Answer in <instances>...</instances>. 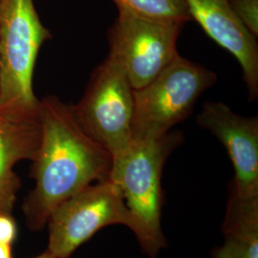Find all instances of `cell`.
Instances as JSON below:
<instances>
[{"mask_svg": "<svg viewBox=\"0 0 258 258\" xmlns=\"http://www.w3.org/2000/svg\"><path fill=\"white\" fill-rule=\"evenodd\" d=\"M40 142L31 174L35 187L23 212L28 227L40 231L55 208L90 184L110 179L113 157L90 137L72 105L48 95L38 103Z\"/></svg>", "mask_w": 258, "mask_h": 258, "instance_id": "cell-1", "label": "cell"}, {"mask_svg": "<svg viewBox=\"0 0 258 258\" xmlns=\"http://www.w3.org/2000/svg\"><path fill=\"white\" fill-rule=\"evenodd\" d=\"M182 142L183 135L178 131L132 140L128 148L113 159L110 179L120 187L135 221L133 232L149 258L158 257L167 244L161 225L162 176L166 159Z\"/></svg>", "mask_w": 258, "mask_h": 258, "instance_id": "cell-2", "label": "cell"}, {"mask_svg": "<svg viewBox=\"0 0 258 258\" xmlns=\"http://www.w3.org/2000/svg\"><path fill=\"white\" fill-rule=\"evenodd\" d=\"M50 38L34 0H0V109L38 108L33 76L39 50Z\"/></svg>", "mask_w": 258, "mask_h": 258, "instance_id": "cell-3", "label": "cell"}, {"mask_svg": "<svg viewBox=\"0 0 258 258\" xmlns=\"http://www.w3.org/2000/svg\"><path fill=\"white\" fill-rule=\"evenodd\" d=\"M217 75L179 55L150 83L134 90L132 140L157 138L185 120Z\"/></svg>", "mask_w": 258, "mask_h": 258, "instance_id": "cell-4", "label": "cell"}, {"mask_svg": "<svg viewBox=\"0 0 258 258\" xmlns=\"http://www.w3.org/2000/svg\"><path fill=\"white\" fill-rule=\"evenodd\" d=\"M75 117L84 131L110 153H123L132 142L134 89L124 69L110 55L93 71Z\"/></svg>", "mask_w": 258, "mask_h": 258, "instance_id": "cell-5", "label": "cell"}, {"mask_svg": "<svg viewBox=\"0 0 258 258\" xmlns=\"http://www.w3.org/2000/svg\"><path fill=\"white\" fill-rule=\"evenodd\" d=\"M47 249L59 258H70L76 249L110 225L135 229L133 215L120 187L111 179L90 184L56 207L48 222Z\"/></svg>", "mask_w": 258, "mask_h": 258, "instance_id": "cell-6", "label": "cell"}, {"mask_svg": "<svg viewBox=\"0 0 258 258\" xmlns=\"http://www.w3.org/2000/svg\"><path fill=\"white\" fill-rule=\"evenodd\" d=\"M184 23L148 19L119 11L108 30L109 54L138 90L179 55L177 42Z\"/></svg>", "mask_w": 258, "mask_h": 258, "instance_id": "cell-7", "label": "cell"}, {"mask_svg": "<svg viewBox=\"0 0 258 258\" xmlns=\"http://www.w3.org/2000/svg\"><path fill=\"white\" fill-rule=\"evenodd\" d=\"M198 124L225 147L234 169L229 200L241 205L258 204V119L235 113L224 102H206Z\"/></svg>", "mask_w": 258, "mask_h": 258, "instance_id": "cell-8", "label": "cell"}, {"mask_svg": "<svg viewBox=\"0 0 258 258\" xmlns=\"http://www.w3.org/2000/svg\"><path fill=\"white\" fill-rule=\"evenodd\" d=\"M191 19L233 55L243 71L250 100L258 96V44L232 12L229 0H184Z\"/></svg>", "mask_w": 258, "mask_h": 258, "instance_id": "cell-9", "label": "cell"}, {"mask_svg": "<svg viewBox=\"0 0 258 258\" xmlns=\"http://www.w3.org/2000/svg\"><path fill=\"white\" fill-rule=\"evenodd\" d=\"M40 142L38 108L34 111L0 109V213L12 214L20 187L15 166L33 161Z\"/></svg>", "mask_w": 258, "mask_h": 258, "instance_id": "cell-10", "label": "cell"}, {"mask_svg": "<svg viewBox=\"0 0 258 258\" xmlns=\"http://www.w3.org/2000/svg\"><path fill=\"white\" fill-rule=\"evenodd\" d=\"M222 230L224 244L214 249L212 258H258V205L228 201Z\"/></svg>", "mask_w": 258, "mask_h": 258, "instance_id": "cell-11", "label": "cell"}, {"mask_svg": "<svg viewBox=\"0 0 258 258\" xmlns=\"http://www.w3.org/2000/svg\"><path fill=\"white\" fill-rule=\"evenodd\" d=\"M119 11L185 24L191 17L184 0H113Z\"/></svg>", "mask_w": 258, "mask_h": 258, "instance_id": "cell-12", "label": "cell"}, {"mask_svg": "<svg viewBox=\"0 0 258 258\" xmlns=\"http://www.w3.org/2000/svg\"><path fill=\"white\" fill-rule=\"evenodd\" d=\"M232 12L249 33L258 37V0H229Z\"/></svg>", "mask_w": 258, "mask_h": 258, "instance_id": "cell-13", "label": "cell"}, {"mask_svg": "<svg viewBox=\"0 0 258 258\" xmlns=\"http://www.w3.org/2000/svg\"><path fill=\"white\" fill-rule=\"evenodd\" d=\"M18 236V227L12 214L0 213V243L12 245Z\"/></svg>", "mask_w": 258, "mask_h": 258, "instance_id": "cell-14", "label": "cell"}, {"mask_svg": "<svg viewBox=\"0 0 258 258\" xmlns=\"http://www.w3.org/2000/svg\"><path fill=\"white\" fill-rule=\"evenodd\" d=\"M0 258H13L12 245L0 243Z\"/></svg>", "mask_w": 258, "mask_h": 258, "instance_id": "cell-15", "label": "cell"}, {"mask_svg": "<svg viewBox=\"0 0 258 258\" xmlns=\"http://www.w3.org/2000/svg\"><path fill=\"white\" fill-rule=\"evenodd\" d=\"M33 258H59L57 257V256H55V254H53L50 250H48L46 249L44 252H42L41 254H39V255H37V256H35V257Z\"/></svg>", "mask_w": 258, "mask_h": 258, "instance_id": "cell-16", "label": "cell"}]
</instances>
